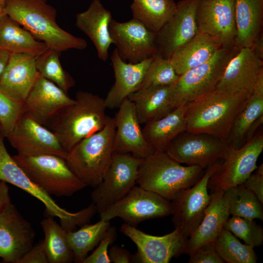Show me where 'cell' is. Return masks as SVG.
Masks as SVG:
<instances>
[{
	"instance_id": "obj_1",
	"label": "cell",
	"mask_w": 263,
	"mask_h": 263,
	"mask_svg": "<svg viewBox=\"0 0 263 263\" xmlns=\"http://www.w3.org/2000/svg\"><path fill=\"white\" fill-rule=\"evenodd\" d=\"M251 93L229 94L215 89L187 102L185 104L187 131L227 140L237 115Z\"/></svg>"
},
{
	"instance_id": "obj_2",
	"label": "cell",
	"mask_w": 263,
	"mask_h": 263,
	"mask_svg": "<svg viewBox=\"0 0 263 263\" xmlns=\"http://www.w3.org/2000/svg\"><path fill=\"white\" fill-rule=\"evenodd\" d=\"M4 13L28 31L49 49L59 52L84 50L87 43L61 28L56 9L47 0H5Z\"/></svg>"
},
{
	"instance_id": "obj_3",
	"label": "cell",
	"mask_w": 263,
	"mask_h": 263,
	"mask_svg": "<svg viewBox=\"0 0 263 263\" xmlns=\"http://www.w3.org/2000/svg\"><path fill=\"white\" fill-rule=\"evenodd\" d=\"M74 99L48 124L67 153L80 141L101 130L108 117L104 98L100 96L79 91Z\"/></svg>"
},
{
	"instance_id": "obj_4",
	"label": "cell",
	"mask_w": 263,
	"mask_h": 263,
	"mask_svg": "<svg viewBox=\"0 0 263 263\" xmlns=\"http://www.w3.org/2000/svg\"><path fill=\"white\" fill-rule=\"evenodd\" d=\"M204 172L199 166H182L165 151L156 150L143 159L136 184L171 201L180 192L197 183Z\"/></svg>"
},
{
	"instance_id": "obj_5",
	"label": "cell",
	"mask_w": 263,
	"mask_h": 263,
	"mask_svg": "<svg viewBox=\"0 0 263 263\" xmlns=\"http://www.w3.org/2000/svg\"><path fill=\"white\" fill-rule=\"evenodd\" d=\"M115 126L108 116L104 128L82 140L67 153V164L87 187H96L101 181L114 152Z\"/></svg>"
},
{
	"instance_id": "obj_6",
	"label": "cell",
	"mask_w": 263,
	"mask_h": 263,
	"mask_svg": "<svg viewBox=\"0 0 263 263\" xmlns=\"http://www.w3.org/2000/svg\"><path fill=\"white\" fill-rule=\"evenodd\" d=\"M12 157L30 179L50 196H70L86 187L59 156L17 153Z\"/></svg>"
},
{
	"instance_id": "obj_7",
	"label": "cell",
	"mask_w": 263,
	"mask_h": 263,
	"mask_svg": "<svg viewBox=\"0 0 263 263\" xmlns=\"http://www.w3.org/2000/svg\"><path fill=\"white\" fill-rule=\"evenodd\" d=\"M5 137L0 134V180L11 184L23 190L41 202L48 215L57 217L61 225L67 231L74 230L76 226H82L90 221L94 214L91 206L75 213L60 207L51 196L37 186L17 164L4 144Z\"/></svg>"
},
{
	"instance_id": "obj_8",
	"label": "cell",
	"mask_w": 263,
	"mask_h": 263,
	"mask_svg": "<svg viewBox=\"0 0 263 263\" xmlns=\"http://www.w3.org/2000/svg\"><path fill=\"white\" fill-rule=\"evenodd\" d=\"M238 49L221 48L207 61L179 75L173 84L175 108L215 89L226 65Z\"/></svg>"
},
{
	"instance_id": "obj_9",
	"label": "cell",
	"mask_w": 263,
	"mask_h": 263,
	"mask_svg": "<svg viewBox=\"0 0 263 263\" xmlns=\"http://www.w3.org/2000/svg\"><path fill=\"white\" fill-rule=\"evenodd\" d=\"M142 160L130 153L113 152L101 181L91 193L97 212L121 199L135 185Z\"/></svg>"
},
{
	"instance_id": "obj_10",
	"label": "cell",
	"mask_w": 263,
	"mask_h": 263,
	"mask_svg": "<svg viewBox=\"0 0 263 263\" xmlns=\"http://www.w3.org/2000/svg\"><path fill=\"white\" fill-rule=\"evenodd\" d=\"M231 148L227 140L206 133L185 131L175 137L165 151L180 164L206 169L224 160Z\"/></svg>"
},
{
	"instance_id": "obj_11",
	"label": "cell",
	"mask_w": 263,
	"mask_h": 263,
	"mask_svg": "<svg viewBox=\"0 0 263 263\" xmlns=\"http://www.w3.org/2000/svg\"><path fill=\"white\" fill-rule=\"evenodd\" d=\"M169 201L157 193L134 186L121 199L99 213L105 221L118 217L126 224L135 226L146 220L160 218L172 214Z\"/></svg>"
},
{
	"instance_id": "obj_12",
	"label": "cell",
	"mask_w": 263,
	"mask_h": 263,
	"mask_svg": "<svg viewBox=\"0 0 263 263\" xmlns=\"http://www.w3.org/2000/svg\"><path fill=\"white\" fill-rule=\"evenodd\" d=\"M263 150V134L256 133L239 148H231L209 179L207 188L212 192L225 191L242 184L257 168L258 159Z\"/></svg>"
},
{
	"instance_id": "obj_13",
	"label": "cell",
	"mask_w": 263,
	"mask_h": 263,
	"mask_svg": "<svg viewBox=\"0 0 263 263\" xmlns=\"http://www.w3.org/2000/svg\"><path fill=\"white\" fill-rule=\"evenodd\" d=\"M221 161L208 166L197 183L180 192L171 201L175 228L188 238L200 223L209 203L211 195L207 190L208 180Z\"/></svg>"
},
{
	"instance_id": "obj_14",
	"label": "cell",
	"mask_w": 263,
	"mask_h": 263,
	"mask_svg": "<svg viewBox=\"0 0 263 263\" xmlns=\"http://www.w3.org/2000/svg\"><path fill=\"white\" fill-rule=\"evenodd\" d=\"M202 0H181L170 19L156 34L157 54L169 59L198 33L197 10Z\"/></svg>"
},
{
	"instance_id": "obj_15",
	"label": "cell",
	"mask_w": 263,
	"mask_h": 263,
	"mask_svg": "<svg viewBox=\"0 0 263 263\" xmlns=\"http://www.w3.org/2000/svg\"><path fill=\"white\" fill-rule=\"evenodd\" d=\"M121 232L136 245L133 261L142 263H168L172 258L183 254L188 238L175 228L166 235L157 236L147 234L126 223Z\"/></svg>"
},
{
	"instance_id": "obj_16",
	"label": "cell",
	"mask_w": 263,
	"mask_h": 263,
	"mask_svg": "<svg viewBox=\"0 0 263 263\" xmlns=\"http://www.w3.org/2000/svg\"><path fill=\"white\" fill-rule=\"evenodd\" d=\"M5 138L18 154H54L65 159L67 155L54 133L25 112Z\"/></svg>"
},
{
	"instance_id": "obj_17",
	"label": "cell",
	"mask_w": 263,
	"mask_h": 263,
	"mask_svg": "<svg viewBox=\"0 0 263 263\" xmlns=\"http://www.w3.org/2000/svg\"><path fill=\"white\" fill-rule=\"evenodd\" d=\"M109 29L113 44L124 61L136 63L157 54L156 34L136 19L120 22L112 19Z\"/></svg>"
},
{
	"instance_id": "obj_18",
	"label": "cell",
	"mask_w": 263,
	"mask_h": 263,
	"mask_svg": "<svg viewBox=\"0 0 263 263\" xmlns=\"http://www.w3.org/2000/svg\"><path fill=\"white\" fill-rule=\"evenodd\" d=\"M197 20L198 32L213 38L222 48L236 47L235 0H202Z\"/></svg>"
},
{
	"instance_id": "obj_19",
	"label": "cell",
	"mask_w": 263,
	"mask_h": 263,
	"mask_svg": "<svg viewBox=\"0 0 263 263\" xmlns=\"http://www.w3.org/2000/svg\"><path fill=\"white\" fill-rule=\"evenodd\" d=\"M35 232L31 223L10 204L0 214V258L18 263L34 245Z\"/></svg>"
},
{
	"instance_id": "obj_20",
	"label": "cell",
	"mask_w": 263,
	"mask_h": 263,
	"mask_svg": "<svg viewBox=\"0 0 263 263\" xmlns=\"http://www.w3.org/2000/svg\"><path fill=\"white\" fill-rule=\"evenodd\" d=\"M263 71V61L253 47L242 48L228 62L215 90L229 94L252 93Z\"/></svg>"
},
{
	"instance_id": "obj_21",
	"label": "cell",
	"mask_w": 263,
	"mask_h": 263,
	"mask_svg": "<svg viewBox=\"0 0 263 263\" xmlns=\"http://www.w3.org/2000/svg\"><path fill=\"white\" fill-rule=\"evenodd\" d=\"M118 108L114 117V151L143 159L148 157L155 150L145 138L133 103L127 98Z\"/></svg>"
},
{
	"instance_id": "obj_22",
	"label": "cell",
	"mask_w": 263,
	"mask_h": 263,
	"mask_svg": "<svg viewBox=\"0 0 263 263\" xmlns=\"http://www.w3.org/2000/svg\"><path fill=\"white\" fill-rule=\"evenodd\" d=\"M74 101L56 85L39 74L24 101L25 112L45 126L60 110Z\"/></svg>"
},
{
	"instance_id": "obj_23",
	"label": "cell",
	"mask_w": 263,
	"mask_h": 263,
	"mask_svg": "<svg viewBox=\"0 0 263 263\" xmlns=\"http://www.w3.org/2000/svg\"><path fill=\"white\" fill-rule=\"evenodd\" d=\"M155 55L136 63L123 60L115 48L111 56L115 81L104 98L107 108H119L122 102L140 88Z\"/></svg>"
},
{
	"instance_id": "obj_24",
	"label": "cell",
	"mask_w": 263,
	"mask_h": 263,
	"mask_svg": "<svg viewBox=\"0 0 263 263\" xmlns=\"http://www.w3.org/2000/svg\"><path fill=\"white\" fill-rule=\"evenodd\" d=\"M203 217L189 236L183 254L190 255L201 246L213 244L229 218L227 200L224 191L212 192Z\"/></svg>"
},
{
	"instance_id": "obj_25",
	"label": "cell",
	"mask_w": 263,
	"mask_h": 263,
	"mask_svg": "<svg viewBox=\"0 0 263 263\" xmlns=\"http://www.w3.org/2000/svg\"><path fill=\"white\" fill-rule=\"evenodd\" d=\"M113 19L111 12L100 0H93L84 11L76 14L75 26L86 35L95 46L98 58L106 61L113 44L110 24Z\"/></svg>"
},
{
	"instance_id": "obj_26",
	"label": "cell",
	"mask_w": 263,
	"mask_h": 263,
	"mask_svg": "<svg viewBox=\"0 0 263 263\" xmlns=\"http://www.w3.org/2000/svg\"><path fill=\"white\" fill-rule=\"evenodd\" d=\"M39 75L36 57L25 54H10L0 88L10 96L24 101Z\"/></svg>"
},
{
	"instance_id": "obj_27",
	"label": "cell",
	"mask_w": 263,
	"mask_h": 263,
	"mask_svg": "<svg viewBox=\"0 0 263 263\" xmlns=\"http://www.w3.org/2000/svg\"><path fill=\"white\" fill-rule=\"evenodd\" d=\"M128 98L134 105L140 124L158 119L175 108L173 84L140 89Z\"/></svg>"
},
{
	"instance_id": "obj_28",
	"label": "cell",
	"mask_w": 263,
	"mask_h": 263,
	"mask_svg": "<svg viewBox=\"0 0 263 263\" xmlns=\"http://www.w3.org/2000/svg\"><path fill=\"white\" fill-rule=\"evenodd\" d=\"M235 46L252 47L261 35L263 0H235Z\"/></svg>"
},
{
	"instance_id": "obj_29",
	"label": "cell",
	"mask_w": 263,
	"mask_h": 263,
	"mask_svg": "<svg viewBox=\"0 0 263 263\" xmlns=\"http://www.w3.org/2000/svg\"><path fill=\"white\" fill-rule=\"evenodd\" d=\"M28 31L5 14L0 17V50L37 57L48 49Z\"/></svg>"
},
{
	"instance_id": "obj_30",
	"label": "cell",
	"mask_w": 263,
	"mask_h": 263,
	"mask_svg": "<svg viewBox=\"0 0 263 263\" xmlns=\"http://www.w3.org/2000/svg\"><path fill=\"white\" fill-rule=\"evenodd\" d=\"M221 48L213 38L198 32L169 59L176 73L180 75L188 70L207 61Z\"/></svg>"
},
{
	"instance_id": "obj_31",
	"label": "cell",
	"mask_w": 263,
	"mask_h": 263,
	"mask_svg": "<svg viewBox=\"0 0 263 263\" xmlns=\"http://www.w3.org/2000/svg\"><path fill=\"white\" fill-rule=\"evenodd\" d=\"M145 138L154 150L165 151L170 142L187 131L185 105L175 108L166 115L145 124Z\"/></svg>"
},
{
	"instance_id": "obj_32",
	"label": "cell",
	"mask_w": 263,
	"mask_h": 263,
	"mask_svg": "<svg viewBox=\"0 0 263 263\" xmlns=\"http://www.w3.org/2000/svg\"><path fill=\"white\" fill-rule=\"evenodd\" d=\"M263 115V71L260 73L246 104L234 121L227 139L231 147L239 148L246 143L247 131Z\"/></svg>"
},
{
	"instance_id": "obj_33",
	"label": "cell",
	"mask_w": 263,
	"mask_h": 263,
	"mask_svg": "<svg viewBox=\"0 0 263 263\" xmlns=\"http://www.w3.org/2000/svg\"><path fill=\"white\" fill-rule=\"evenodd\" d=\"M176 5L173 0H133L131 9L133 19L156 34L171 18Z\"/></svg>"
},
{
	"instance_id": "obj_34",
	"label": "cell",
	"mask_w": 263,
	"mask_h": 263,
	"mask_svg": "<svg viewBox=\"0 0 263 263\" xmlns=\"http://www.w3.org/2000/svg\"><path fill=\"white\" fill-rule=\"evenodd\" d=\"M49 216L40 222L44 235L43 243L50 263H68L74 261L66 231Z\"/></svg>"
},
{
	"instance_id": "obj_35",
	"label": "cell",
	"mask_w": 263,
	"mask_h": 263,
	"mask_svg": "<svg viewBox=\"0 0 263 263\" xmlns=\"http://www.w3.org/2000/svg\"><path fill=\"white\" fill-rule=\"evenodd\" d=\"M110 226L109 221L100 219L95 224L83 225L77 231H67V240L74 255V261L83 263L88 253L98 245Z\"/></svg>"
},
{
	"instance_id": "obj_36",
	"label": "cell",
	"mask_w": 263,
	"mask_h": 263,
	"mask_svg": "<svg viewBox=\"0 0 263 263\" xmlns=\"http://www.w3.org/2000/svg\"><path fill=\"white\" fill-rule=\"evenodd\" d=\"M225 192L229 215L263 220V204L252 191L243 184L230 188Z\"/></svg>"
},
{
	"instance_id": "obj_37",
	"label": "cell",
	"mask_w": 263,
	"mask_h": 263,
	"mask_svg": "<svg viewBox=\"0 0 263 263\" xmlns=\"http://www.w3.org/2000/svg\"><path fill=\"white\" fill-rule=\"evenodd\" d=\"M213 244L225 263L257 262L254 248L242 244L233 234L224 228Z\"/></svg>"
},
{
	"instance_id": "obj_38",
	"label": "cell",
	"mask_w": 263,
	"mask_h": 263,
	"mask_svg": "<svg viewBox=\"0 0 263 263\" xmlns=\"http://www.w3.org/2000/svg\"><path fill=\"white\" fill-rule=\"evenodd\" d=\"M61 53L48 48L36 58V65L39 74L53 82L66 94L74 87L72 76L62 67L59 60Z\"/></svg>"
},
{
	"instance_id": "obj_39",
	"label": "cell",
	"mask_w": 263,
	"mask_h": 263,
	"mask_svg": "<svg viewBox=\"0 0 263 263\" xmlns=\"http://www.w3.org/2000/svg\"><path fill=\"white\" fill-rule=\"evenodd\" d=\"M179 77L169 59L156 54L138 90L150 87L171 85L176 82Z\"/></svg>"
},
{
	"instance_id": "obj_40",
	"label": "cell",
	"mask_w": 263,
	"mask_h": 263,
	"mask_svg": "<svg viewBox=\"0 0 263 263\" xmlns=\"http://www.w3.org/2000/svg\"><path fill=\"white\" fill-rule=\"evenodd\" d=\"M224 228L254 248L263 243V228L254 220L232 215L226 221Z\"/></svg>"
},
{
	"instance_id": "obj_41",
	"label": "cell",
	"mask_w": 263,
	"mask_h": 263,
	"mask_svg": "<svg viewBox=\"0 0 263 263\" xmlns=\"http://www.w3.org/2000/svg\"><path fill=\"white\" fill-rule=\"evenodd\" d=\"M24 112V101L10 96L0 88V123L1 133L5 138Z\"/></svg>"
},
{
	"instance_id": "obj_42",
	"label": "cell",
	"mask_w": 263,
	"mask_h": 263,
	"mask_svg": "<svg viewBox=\"0 0 263 263\" xmlns=\"http://www.w3.org/2000/svg\"><path fill=\"white\" fill-rule=\"evenodd\" d=\"M116 235L115 228L110 226L96 248L91 254L86 257L83 263H111L108 254V247L115 239Z\"/></svg>"
},
{
	"instance_id": "obj_43",
	"label": "cell",
	"mask_w": 263,
	"mask_h": 263,
	"mask_svg": "<svg viewBox=\"0 0 263 263\" xmlns=\"http://www.w3.org/2000/svg\"><path fill=\"white\" fill-rule=\"evenodd\" d=\"M189 256L188 263H224L213 244L204 245Z\"/></svg>"
},
{
	"instance_id": "obj_44",
	"label": "cell",
	"mask_w": 263,
	"mask_h": 263,
	"mask_svg": "<svg viewBox=\"0 0 263 263\" xmlns=\"http://www.w3.org/2000/svg\"><path fill=\"white\" fill-rule=\"evenodd\" d=\"M48 263L49 261L43 240L33 245L18 262V263Z\"/></svg>"
},
{
	"instance_id": "obj_45",
	"label": "cell",
	"mask_w": 263,
	"mask_h": 263,
	"mask_svg": "<svg viewBox=\"0 0 263 263\" xmlns=\"http://www.w3.org/2000/svg\"><path fill=\"white\" fill-rule=\"evenodd\" d=\"M242 184L252 191L263 204V174L252 173Z\"/></svg>"
},
{
	"instance_id": "obj_46",
	"label": "cell",
	"mask_w": 263,
	"mask_h": 263,
	"mask_svg": "<svg viewBox=\"0 0 263 263\" xmlns=\"http://www.w3.org/2000/svg\"><path fill=\"white\" fill-rule=\"evenodd\" d=\"M108 254L111 263H129L133 261V257L127 250L117 245L110 248Z\"/></svg>"
},
{
	"instance_id": "obj_47",
	"label": "cell",
	"mask_w": 263,
	"mask_h": 263,
	"mask_svg": "<svg viewBox=\"0 0 263 263\" xmlns=\"http://www.w3.org/2000/svg\"><path fill=\"white\" fill-rule=\"evenodd\" d=\"M11 203L7 183L0 180V214Z\"/></svg>"
},
{
	"instance_id": "obj_48",
	"label": "cell",
	"mask_w": 263,
	"mask_h": 263,
	"mask_svg": "<svg viewBox=\"0 0 263 263\" xmlns=\"http://www.w3.org/2000/svg\"><path fill=\"white\" fill-rule=\"evenodd\" d=\"M263 115L259 117L250 127L246 133V142L251 140L254 135L255 132L259 127L263 124Z\"/></svg>"
},
{
	"instance_id": "obj_49",
	"label": "cell",
	"mask_w": 263,
	"mask_h": 263,
	"mask_svg": "<svg viewBox=\"0 0 263 263\" xmlns=\"http://www.w3.org/2000/svg\"><path fill=\"white\" fill-rule=\"evenodd\" d=\"M10 54L1 51L0 53V81L8 63Z\"/></svg>"
},
{
	"instance_id": "obj_50",
	"label": "cell",
	"mask_w": 263,
	"mask_h": 263,
	"mask_svg": "<svg viewBox=\"0 0 263 263\" xmlns=\"http://www.w3.org/2000/svg\"><path fill=\"white\" fill-rule=\"evenodd\" d=\"M258 56L262 59L263 57V36L261 35L252 47Z\"/></svg>"
},
{
	"instance_id": "obj_51",
	"label": "cell",
	"mask_w": 263,
	"mask_h": 263,
	"mask_svg": "<svg viewBox=\"0 0 263 263\" xmlns=\"http://www.w3.org/2000/svg\"><path fill=\"white\" fill-rule=\"evenodd\" d=\"M4 1H0V17L4 14Z\"/></svg>"
},
{
	"instance_id": "obj_52",
	"label": "cell",
	"mask_w": 263,
	"mask_h": 263,
	"mask_svg": "<svg viewBox=\"0 0 263 263\" xmlns=\"http://www.w3.org/2000/svg\"><path fill=\"white\" fill-rule=\"evenodd\" d=\"M1 133V126L0 123V134Z\"/></svg>"
},
{
	"instance_id": "obj_53",
	"label": "cell",
	"mask_w": 263,
	"mask_h": 263,
	"mask_svg": "<svg viewBox=\"0 0 263 263\" xmlns=\"http://www.w3.org/2000/svg\"><path fill=\"white\" fill-rule=\"evenodd\" d=\"M5 0H0V1H4Z\"/></svg>"
},
{
	"instance_id": "obj_54",
	"label": "cell",
	"mask_w": 263,
	"mask_h": 263,
	"mask_svg": "<svg viewBox=\"0 0 263 263\" xmlns=\"http://www.w3.org/2000/svg\"><path fill=\"white\" fill-rule=\"evenodd\" d=\"M1 51V50H0V53Z\"/></svg>"
}]
</instances>
